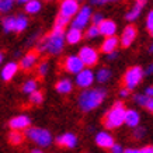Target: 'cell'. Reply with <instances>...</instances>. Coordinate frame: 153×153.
<instances>
[{"label":"cell","mask_w":153,"mask_h":153,"mask_svg":"<svg viewBox=\"0 0 153 153\" xmlns=\"http://www.w3.org/2000/svg\"><path fill=\"white\" fill-rule=\"evenodd\" d=\"M124 114H125V108H124V104L121 101H117L112 108L105 114L104 120H102V124L105 128L108 129H115V128H120L122 124H124Z\"/></svg>","instance_id":"3957f363"},{"label":"cell","mask_w":153,"mask_h":153,"mask_svg":"<svg viewBox=\"0 0 153 153\" xmlns=\"http://www.w3.org/2000/svg\"><path fill=\"white\" fill-rule=\"evenodd\" d=\"M27 27H28V20L25 16L20 14L19 17H16V21H14V31L16 33H23V31H25Z\"/></svg>","instance_id":"cb8c5ba5"},{"label":"cell","mask_w":153,"mask_h":153,"mask_svg":"<svg viewBox=\"0 0 153 153\" xmlns=\"http://www.w3.org/2000/svg\"><path fill=\"white\" fill-rule=\"evenodd\" d=\"M33 152L34 153H41L42 150H41V149H33Z\"/></svg>","instance_id":"f6af8a7d"},{"label":"cell","mask_w":153,"mask_h":153,"mask_svg":"<svg viewBox=\"0 0 153 153\" xmlns=\"http://www.w3.org/2000/svg\"><path fill=\"white\" fill-rule=\"evenodd\" d=\"M69 21H70V19H68V17H65V16L59 14L55 20V27L56 28H65L66 25L69 24Z\"/></svg>","instance_id":"1f68e13d"},{"label":"cell","mask_w":153,"mask_h":153,"mask_svg":"<svg viewBox=\"0 0 153 153\" xmlns=\"http://www.w3.org/2000/svg\"><path fill=\"white\" fill-rule=\"evenodd\" d=\"M65 47V28L53 27L51 33L42 38L38 44V52H48L51 55H59Z\"/></svg>","instance_id":"6da1fadb"},{"label":"cell","mask_w":153,"mask_h":153,"mask_svg":"<svg viewBox=\"0 0 153 153\" xmlns=\"http://www.w3.org/2000/svg\"><path fill=\"white\" fill-rule=\"evenodd\" d=\"M129 94H131V90H129V88L124 87V88H121V90H120V96H121L122 98L129 97Z\"/></svg>","instance_id":"ab89813d"},{"label":"cell","mask_w":153,"mask_h":153,"mask_svg":"<svg viewBox=\"0 0 153 153\" xmlns=\"http://www.w3.org/2000/svg\"><path fill=\"white\" fill-rule=\"evenodd\" d=\"M98 31H100V35H104V37H110V35H115L117 33V23L114 20H102L101 23L97 25Z\"/></svg>","instance_id":"4fadbf2b"},{"label":"cell","mask_w":153,"mask_h":153,"mask_svg":"<svg viewBox=\"0 0 153 153\" xmlns=\"http://www.w3.org/2000/svg\"><path fill=\"white\" fill-rule=\"evenodd\" d=\"M17 1H19V3H23V4H25V3H27V1H30V0H17Z\"/></svg>","instance_id":"bcb514c9"},{"label":"cell","mask_w":153,"mask_h":153,"mask_svg":"<svg viewBox=\"0 0 153 153\" xmlns=\"http://www.w3.org/2000/svg\"><path fill=\"white\" fill-rule=\"evenodd\" d=\"M49 1H51V0H49Z\"/></svg>","instance_id":"c3c4849f"},{"label":"cell","mask_w":153,"mask_h":153,"mask_svg":"<svg viewBox=\"0 0 153 153\" xmlns=\"http://www.w3.org/2000/svg\"><path fill=\"white\" fill-rule=\"evenodd\" d=\"M153 152V146L149 145V146H143V148L138 149V153H152Z\"/></svg>","instance_id":"f35d334b"},{"label":"cell","mask_w":153,"mask_h":153,"mask_svg":"<svg viewBox=\"0 0 153 153\" xmlns=\"http://www.w3.org/2000/svg\"><path fill=\"white\" fill-rule=\"evenodd\" d=\"M122 152H126V153H138V149H126V150H122Z\"/></svg>","instance_id":"7bdbcfd3"},{"label":"cell","mask_w":153,"mask_h":153,"mask_svg":"<svg viewBox=\"0 0 153 153\" xmlns=\"http://www.w3.org/2000/svg\"><path fill=\"white\" fill-rule=\"evenodd\" d=\"M38 55H39V52L35 51V49H34V51H30L28 53H25V56H24L23 59H21V62H20L21 69H24V70L33 69L38 62Z\"/></svg>","instance_id":"5bb4252c"},{"label":"cell","mask_w":153,"mask_h":153,"mask_svg":"<svg viewBox=\"0 0 153 153\" xmlns=\"http://www.w3.org/2000/svg\"><path fill=\"white\" fill-rule=\"evenodd\" d=\"M100 35V31H98V27L97 25H91V27H88L87 33H86V37L88 39H93V38H97Z\"/></svg>","instance_id":"836d02e7"},{"label":"cell","mask_w":153,"mask_h":153,"mask_svg":"<svg viewBox=\"0 0 153 153\" xmlns=\"http://www.w3.org/2000/svg\"><path fill=\"white\" fill-rule=\"evenodd\" d=\"M56 91L60 94H69L72 90H73V84H72V82L68 79H62L59 80L58 83H56Z\"/></svg>","instance_id":"603a6c76"},{"label":"cell","mask_w":153,"mask_h":153,"mask_svg":"<svg viewBox=\"0 0 153 153\" xmlns=\"http://www.w3.org/2000/svg\"><path fill=\"white\" fill-rule=\"evenodd\" d=\"M90 20L93 21V25H98V24H100V23L102 21V20H104V16H102L101 13H96L94 16L91 14V17H90Z\"/></svg>","instance_id":"8d00e7d4"},{"label":"cell","mask_w":153,"mask_h":153,"mask_svg":"<svg viewBox=\"0 0 153 153\" xmlns=\"http://www.w3.org/2000/svg\"><path fill=\"white\" fill-rule=\"evenodd\" d=\"M146 1H148V0H136V3L134 4V7L126 13L125 19L128 20V21H135V20H138V17L140 16L142 10H143L145 4H146Z\"/></svg>","instance_id":"e0dca14e"},{"label":"cell","mask_w":153,"mask_h":153,"mask_svg":"<svg viewBox=\"0 0 153 153\" xmlns=\"http://www.w3.org/2000/svg\"><path fill=\"white\" fill-rule=\"evenodd\" d=\"M17 70H19V65L16 62H9L7 65H4L3 70H1V79L4 82H10L16 76Z\"/></svg>","instance_id":"44dd1931"},{"label":"cell","mask_w":153,"mask_h":153,"mask_svg":"<svg viewBox=\"0 0 153 153\" xmlns=\"http://www.w3.org/2000/svg\"><path fill=\"white\" fill-rule=\"evenodd\" d=\"M146 28L150 34L153 33V11H149L148 19H146Z\"/></svg>","instance_id":"d590c367"},{"label":"cell","mask_w":153,"mask_h":153,"mask_svg":"<svg viewBox=\"0 0 153 153\" xmlns=\"http://www.w3.org/2000/svg\"><path fill=\"white\" fill-rule=\"evenodd\" d=\"M94 82V73L90 69H82L80 72L76 73V84L80 88H87L90 87Z\"/></svg>","instance_id":"9c48e42d"},{"label":"cell","mask_w":153,"mask_h":153,"mask_svg":"<svg viewBox=\"0 0 153 153\" xmlns=\"http://www.w3.org/2000/svg\"><path fill=\"white\" fill-rule=\"evenodd\" d=\"M37 87H38V82H37V80H34V79L27 80V82L23 84V91L25 94H31L33 91H35V90H37Z\"/></svg>","instance_id":"83f0119b"},{"label":"cell","mask_w":153,"mask_h":153,"mask_svg":"<svg viewBox=\"0 0 153 153\" xmlns=\"http://www.w3.org/2000/svg\"><path fill=\"white\" fill-rule=\"evenodd\" d=\"M134 136L135 139H142V138H145L146 136V129L145 128H142V126H135V131H134Z\"/></svg>","instance_id":"e575fe53"},{"label":"cell","mask_w":153,"mask_h":153,"mask_svg":"<svg viewBox=\"0 0 153 153\" xmlns=\"http://www.w3.org/2000/svg\"><path fill=\"white\" fill-rule=\"evenodd\" d=\"M110 1H121V0H91V4H96V6H104Z\"/></svg>","instance_id":"74e56055"},{"label":"cell","mask_w":153,"mask_h":153,"mask_svg":"<svg viewBox=\"0 0 153 153\" xmlns=\"http://www.w3.org/2000/svg\"><path fill=\"white\" fill-rule=\"evenodd\" d=\"M82 38H83V33H82V30L79 28H74L72 27L65 34V42L70 44V45H76V44H79L82 41Z\"/></svg>","instance_id":"d6986e66"},{"label":"cell","mask_w":153,"mask_h":153,"mask_svg":"<svg viewBox=\"0 0 153 153\" xmlns=\"http://www.w3.org/2000/svg\"><path fill=\"white\" fill-rule=\"evenodd\" d=\"M94 79H97L98 83H107L111 79V70L107 69V68H102L97 72V74H94Z\"/></svg>","instance_id":"4316f807"},{"label":"cell","mask_w":153,"mask_h":153,"mask_svg":"<svg viewBox=\"0 0 153 153\" xmlns=\"http://www.w3.org/2000/svg\"><path fill=\"white\" fill-rule=\"evenodd\" d=\"M56 143L59 145V146H62V148L73 149L77 146V138H76V135L68 132V134H63V135H60V136H58Z\"/></svg>","instance_id":"9a60e30c"},{"label":"cell","mask_w":153,"mask_h":153,"mask_svg":"<svg viewBox=\"0 0 153 153\" xmlns=\"http://www.w3.org/2000/svg\"><path fill=\"white\" fill-rule=\"evenodd\" d=\"M42 9V3L39 0H30L25 3V11L28 14H37Z\"/></svg>","instance_id":"d4e9b609"},{"label":"cell","mask_w":153,"mask_h":153,"mask_svg":"<svg viewBox=\"0 0 153 153\" xmlns=\"http://www.w3.org/2000/svg\"><path fill=\"white\" fill-rule=\"evenodd\" d=\"M138 37V30L135 28V25H128L125 27V30L122 31V35L120 39V44L122 45L124 48H128L132 45V42L135 41V38Z\"/></svg>","instance_id":"8fae6325"},{"label":"cell","mask_w":153,"mask_h":153,"mask_svg":"<svg viewBox=\"0 0 153 153\" xmlns=\"http://www.w3.org/2000/svg\"><path fill=\"white\" fill-rule=\"evenodd\" d=\"M30 101L33 102V104H35V105H39V104L44 102V94L41 91L35 90V91H33V93L30 94Z\"/></svg>","instance_id":"f1b7e54d"},{"label":"cell","mask_w":153,"mask_h":153,"mask_svg":"<svg viewBox=\"0 0 153 153\" xmlns=\"http://www.w3.org/2000/svg\"><path fill=\"white\" fill-rule=\"evenodd\" d=\"M120 45V39L115 35H110L104 39V42L101 44V51L104 53H110L112 51H117V48Z\"/></svg>","instance_id":"ffe728a7"},{"label":"cell","mask_w":153,"mask_h":153,"mask_svg":"<svg viewBox=\"0 0 153 153\" xmlns=\"http://www.w3.org/2000/svg\"><path fill=\"white\" fill-rule=\"evenodd\" d=\"M14 21L16 19L14 17H6L3 20V30H4V33H13L14 31Z\"/></svg>","instance_id":"f546056e"},{"label":"cell","mask_w":153,"mask_h":153,"mask_svg":"<svg viewBox=\"0 0 153 153\" xmlns=\"http://www.w3.org/2000/svg\"><path fill=\"white\" fill-rule=\"evenodd\" d=\"M79 10V1L77 0H62L60 1L59 14L65 16L68 19H72Z\"/></svg>","instance_id":"30bf717a"},{"label":"cell","mask_w":153,"mask_h":153,"mask_svg":"<svg viewBox=\"0 0 153 153\" xmlns=\"http://www.w3.org/2000/svg\"><path fill=\"white\" fill-rule=\"evenodd\" d=\"M9 125L11 129L25 131L28 126L31 125V120H30V117H27V115H17V117H14L13 120H10Z\"/></svg>","instance_id":"7c38bea8"},{"label":"cell","mask_w":153,"mask_h":153,"mask_svg":"<svg viewBox=\"0 0 153 153\" xmlns=\"http://www.w3.org/2000/svg\"><path fill=\"white\" fill-rule=\"evenodd\" d=\"M14 0H0V13H7L13 9Z\"/></svg>","instance_id":"4dcf8cb0"},{"label":"cell","mask_w":153,"mask_h":153,"mask_svg":"<svg viewBox=\"0 0 153 153\" xmlns=\"http://www.w3.org/2000/svg\"><path fill=\"white\" fill-rule=\"evenodd\" d=\"M105 96H107V91L102 90V88L87 87L79 96V108L83 112L93 111L97 107L101 105V102L104 101Z\"/></svg>","instance_id":"7a4b0ae2"},{"label":"cell","mask_w":153,"mask_h":153,"mask_svg":"<svg viewBox=\"0 0 153 153\" xmlns=\"http://www.w3.org/2000/svg\"><path fill=\"white\" fill-rule=\"evenodd\" d=\"M143 70L140 66H132L124 74V86L129 90H134L142 83L143 80Z\"/></svg>","instance_id":"5b68a950"},{"label":"cell","mask_w":153,"mask_h":153,"mask_svg":"<svg viewBox=\"0 0 153 153\" xmlns=\"http://www.w3.org/2000/svg\"><path fill=\"white\" fill-rule=\"evenodd\" d=\"M24 140V135L21 134V131H16V129H11L9 135V142L14 146H19V145L23 143Z\"/></svg>","instance_id":"484cf974"},{"label":"cell","mask_w":153,"mask_h":153,"mask_svg":"<svg viewBox=\"0 0 153 153\" xmlns=\"http://www.w3.org/2000/svg\"><path fill=\"white\" fill-rule=\"evenodd\" d=\"M62 68L68 72V73H73L76 74L77 72H80V70L84 68L83 62H82V59L79 58V55H70L68 56V58H65V60H63V63H62Z\"/></svg>","instance_id":"ba28073f"},{"label":"cell","mask_w":153,"mask_h":153,"mask_svg":"<svg viewBox=\"0 0 153 153\" xmlns=\"http://www.w3.org/2000/svg\"><path fill=\"white\" fill-rule=\"evenodd\" d=\"M79 58L82 59L84 66H96L98 62V52L91 47H83L79 52Z\"/></svg>","instance_id":"52a82bcc"},{"label":"cell","mask_w":153,"mask_h":153,"mask_svg":"<svg viewBox=\"0 0 153 153\" xmlns=\"http://www.w3.org/2000/svg\"><path fill=\"white\" fill-rule=\"evenodd\" d=\"M48 70H49V65H48V62H41L37 68V72H38V76L39 77H44V76H47Z\"/></svg>","instance_id":"d6a6232c"},{"label":"cell","mask_w":153,"mask_h":153,"mask_svg":"<svg viewBox=\"0 0 153 153\" xmlns=\"http://www.w3.org/2000/svg\"><path fill=\"white\" fill-rule=\"evenodd\" d=\"M91 9L88 6H84L82 9L77 10V13L74 14L73 17V21H72V27L74 28H79V30H83L86 25L88 24L90 21V17H91Z\"/></svg>","instance_id":"8992f818"},{"label":"cell","mask_w":153,"mask_h":153,"mask_svg":"<svg viewBox=\"0 0 153 153\" xmlns=\"http://www.w3.org/2000/svg\"><path fill=\"white\" fill-rule=\"evenodd\" d=\"M1 62H3V55L0 53V63H1Z\"/></svg>","instance_id":"7dc6e473"},{"label":"cell","mask_w":153,"mask_h":153,"mask_svg":"<svg viewBox=\"0 0 153 153\" xmlns=\"http://www.w3.org/2000/svg\"><path fill=\"white\" fill-rule=\"evenodd\" d=\"M140 122V115L138 111L135 110H125V114H124V124H126L131 128H135L138 126Z\"/></svg>","instance_id":"ac0fdd59"},{"label":"cell","mask_w":153,"mask_h":153,"mask_svg":"<svg viewBox=\"0 0 153 153\" xmlns=\"http://www.w3.org/2000/svg\"><path fill=\"white\" fill-rule=\"evenodd\" d=\"M152 69H153V66L150 65V66L148 68V72H146V73H148V74H152Z\"/></svg>","instance_id":"ee69618b"},{"label":"cell","mask_w":153,"mask_h":153,"mask_svg":"<svg viewBox=\"0 0 153 153\" xmlns=\"http://www.w3.org/2000/svg\"><path fill=\"white\" fill-rule=\"evenodd\" d=\"M152 93H153V87H152V86L145 90V94H146V96H150V97H152Z\"/></svg>","instance_id":"b9f144b4"},{"label":"cell","mask_w":153,"mask_h":153,"mask_svg":"<svg viewBox=\"0 0 153 153\" xmlns=\"http://www.w3.org/2000/svg\"><path fill=\"white\" fill-rule=\"evenodd\" d=\"M96 143L97 146L102 149H110L114 145V138H112V135H110L108 132H98L96 135Z\"/></svg>","instance_id":"2e32d148"},{"label":"cell","mask_w":153,"mask_h":153,"mask_svg":"<svg viewBox=\"0 0 153 153\" xmlns=\"http://www.w3.org/2000/svg\"><path fill=\"white\" fill-rule=\"evenodd\" d=\"M110 149H111L112 153H121L122 152V146H121V145H117V143H114Z\"/></svg>","instance_id":"60d3db41"},{"label":"cell","mask_w":153,"mask_h":153,"mask_svg":"<svg viewBox=\"0 0 153 153\" xmlns=\"http://www.w3.org/2000/svg\"><path fill=\"white\" fill-rule=\"evenodd\" d=\"M25 136L28 139L37 143L41 148H48L52 143V135L49 131L42 129V128H30L25 129Z\"/></svg>","instance_id":"277c9868"},{"label":"cell","mask_w":153,"mask_h":153,"mask_svg":"<svg viewBox=\"0 0 153 153\" xmlns=\"http://www.w3.org/2000/svg\"><path fill=\"white\" fill-rule=\"evenodd\" d=\"M134 100L138 102L139 105H142L143 108L149 110L150 112L153 111V100L150 96H146V94H136L134 97Z\"/></svg>","instance_id":"7402d4cb"}]
</instances>
